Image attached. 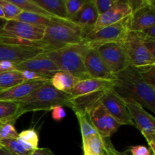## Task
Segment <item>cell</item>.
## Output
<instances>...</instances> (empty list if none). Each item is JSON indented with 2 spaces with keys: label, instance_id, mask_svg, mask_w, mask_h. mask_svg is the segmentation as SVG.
<instances>
[{
  "label": "cell",
  "instance_id": "1",
  "mask_svg": "<svg viewBox=\"0 0 155 155\" xmlns=\"http://www.w3.org/2000/svg\"><path fill=\"white\" fill-rule=\"evenodd\" d=\"M114 89L122 98L134 100L155 113V87L142 78L136 68L129 66L115 74Z\"/></svg>",
  "mask_w": 155,
  "mask_h": 155
},
{
  "label": "cell",
  "instance_id": "2",
  "mask_svg": "<svg viewBox=\"0 0 155 155\" xmlns=\"http://www.w3.org/2000/svg\"><path fill=\"white\" fill-rule=\"evenodd\" d=\"M86 34V31L83 27L70 20L52 18L45 27L42 39L35 42L34 46L48 52L80 43Z\"/></svg>",
  "mask_w": 155,
  "mask_h": 155
},
{
  "label": "cell",
  "instance_id": "3",
  "mask_svg": "<svg viewBox=\"0 0 155 155\" xmlns=\"http://www.w3.org/2000/svg\"><path fill=\"white\" fill-rule=\"evenodd\" d=\"M114 88V81L88 78L79 80L68 92L72 98L71 108L74 112H89L100 103L101 98L108 89Z\"/></svg>",
  "mask_w": 155,
  "mask_h": 155
},
{
  "label": "cell",
  "instance_id": "4",
  "mask_svg": "<svg viewBox=\"0 0 155 155\" xmlns=\"http://www.w3.org/2000/svg\"><path fill=\"white\" fill-rule=\"evenodd\" d=\"M71 94L57 90L48 82L25 98L18 101L19 103L18 117L27 112L52 110L56 106L71 107Z\"/></svg>",
  "mask_w": 155,
  "mask_h": 155
},
{
  "label": "cell",
  "instance_id": "5",
  "mask_svg": "<svg viewBox=\"0 0 155 155\" xmlns=\"http://www.w3.org/2000/svg\"><path fill=\"white\" fill-rule=\"evenodd\" d=\"M87 46L83 42L69 45L59 49L45 52L60 71L70 73L78 78L85 80L90 78L84 66V53Z\"/></svg>",
  "mask_w": 155,
  "mask_h": 155
},
{
  "label": "cell",
  "instance_id": "6",
  "mask_svg": "<svg viewBox=\"0 0 155 155\" xmlns=\"http://www.w3.org/2000/svg\"><path fill=\"white\" fill-rule=\"evenodd\" d=\"M145 35L141 32L129 31L122 45L125 51L130 66L133 68L155 65V56L152 55L144 44Z\"/></svg>",
  "mask_w": 155,
  "mask_h": 155
},
{
  "label": "cell",
  "instance_id": "7",
  "mask_svg": "<svg viewBox=\"0 0 155 155\" xmlns=\"http://www.w3.org/2000/svg\"><path fill=\"white\" fill-rule=\"evenodd\" d=\"M127 18L98 30H90L85 35L81 42L89 48H97L100 45L110 42L122 43L129 32L127 29Z\"/></svg>",
  "mask_w": 155,
  "mask_h": 155
},
{
  "label": "cell",
  "instance_id": "8",
  "mask_svg": "<svg viewBox=\"0 0 155 155\" xmlns=\"http://www.w3.org/2000/svg\"><path fill=\"white\" fill-rule=\"evenodd\" d=\"M127 109L135 126L141 131L148 142L149 148L155 154V119L137 101L124 98Z\"/></svg>",
  "mask_w": 155,
  "mask_h": 155
},
{
  "label": "cell",
  "instance_id": "9",
  "mask_svg": "<svg viewBox=\"0 0 155 155\" xmlns=\"http://www.w3.org/2000/svg\"><path fill=\"white\" fill-rule=\"evenodd\" d=\"M44 26H35L16 20L7 21L0 30V37L19 39L30 42L42 39L45 33Z\"/></svg>",
  "mask_w": 155,
  "mask_h": 155
},
{
  "label": "cell",
  "instance_id": "10",
  "mask_svg": "<svg viewBox=\"0 0 155 155\" xmlns=\"http://www.w3.org/2000/svg\"><path fill=\"white\" fill-rule=\"evenodd\" d=\"M96 49L106 66L114 75L130 66L121 43L110 42L104 44Z\"/></svg>",
  "mask_w": 155,
  "mask_h": 155
},
{
  "label": "cell",
  "instance_id": "11",
  "mask_svg": "<svg viewBox=\"0 0 155 155\" xmlns=\"http://www.w3.org/2000/svg\"><path fill=\"white\" fill-rule=\"evenodd\" d=\"M100 103L121 126H135L127 109L125 100L114 89V88L108 89L104 93Z\"/></svg>",
  "mask_w": 155,
  "mask_h": 155
},
{
  "label": "cell",
  "instance_id": "12",
  "mask_svg": "<svg viewBox=\"0 0 155 155\" xmlns=\"http://www.w3.org/2000/svg\"><path fill=\"white\" fill-rule=\"evenodd\" d=\"M88 114L93 127L98 134L104 138H110L121 127L101 103L91 108Z\"/></svg>",
  "mask_w": 155,
  "mask_h": 155
},
{
  "label": "cell",
  "instance_id": "13",
  "mask_svg": "<svg viewBox=\"0 0 155 155\" xmlns=\"http://www.w3.org/2000/svg\"><path fill=\"white\" fill-rule=\"evenodd\" d=\"M83 57L85 69L90 78L114 81L115 75L106 66L96 48L87 47Z\"/></svg>",
  "mask_w": 155,
  "mask_h": 155
},
{
  "label": "cell",
  "instance_id": "14",
  "mask_svg": "<svg viewBox=\"0 0 155 155\" xmlns=\"http://www.w3.org/2000/svg\"><path fill=\"white\" fill-rule=\"evenodd\" d=\"M44 52L36 47L0 43V61L12 62L15 65Z\"/></svg>",
  "mask_w": 155,
  "mask_h": 155
},
{
  "label": "cell",
  "instance_id": "15",
  "mask_svg": "<svg viewBox=\"0 0 155 155\" xmlns=\"http://www.w3.org/2000/svg\"><path fill=\"white\" fill-rule=\"evenodd\" d=\"M15 69L18 71H33L49 80L56 72L60 71L45 52L41 53L36 57L15 65Z\"/></svg>",
  "mask_w": 155,
  "mask_h": 155
},
{
  "label": "cell",
  "instance_id": "16",
  "mask_svg": "<svg viewBox=\"0 0 155 155\" xmlns=\"http://www.w3.org/2000/svg\"><path fill=\"white\" fill-rule=\"evenodd\" d=\"M155 25V1L150 0L146 5L132 12L127 18L129 31L139 32Z\"/></svg>",
  "mask_w": 155,
  "mask_h": 155
},
{
  "label": "cell",
  "instance_id": "17",
  "mask_svg": "<svg viewBox=\"0 0 155 155\" xmlns=\"http://www.w3.org/2000/svg\"><path fill=\"white\" fill-rule=\"evenodd\" d=\"M132 14L131 8L128 1L115 0V3L111 8L102 15H98V20L94 26L93 30L111 25L120 22L128 18Z\"/></svg>",
  "mask_w": 155,
  "mask_h": 155
},
{
  "label": "cell",
  "instance_id": "18",
  "mask_svg": "<svg viewBox=\"0 0 155 155\" xmlns=\"http://www.w3.org/2000/svg\"><path fill=\"white\" fill-rule=\"evenodd\" d=\"M48 82L50 80L25 81L8 89L0 91V100L18 101L25 98Z\"/></svg>",
  "mask_w": 155,
  "mask_h": 155
},
{
  "label": "cell",
  "instance_id": "19",
  "mask_svg": "<svg viewBox=\"0 0 155 155\" xmlns=\"http://www.w3.org/2000/svg\"><path fill=\"white\" fill-rule=\"evenodd\" d=\"M98 18V14L94 4V0H86L80 12L69 20L83 27L87 33L93 29Z\"/></svg>",
  "mask_w": 155,
  "mask_h": 155
},
{
  "label": "cell",
  "instance_id": "20",
  "mask_svg": "<svg viewBox=\"0 0 155 155\" xmlns=\"http://www.w3.org/2000/svg\"><path fill=\"white\" fill-rule=\"evenodd\" d=\"M79 80H80L70 73L58 71L51 77L50 83L57 90L68 93Z\"/></svg>",
  "mask_w": 155,
  "mask_h": 155
},
{
  "label": "cell",
  "instance_id": "21",
  "mask_svg": "<svg viewBox=\"0 0 155 155\" xmlns=\"http://www.w3.org/2000/svg\"><path fill=\"white\" fill-rule=\"evenodd\" d=\"M83 155H105L104 139L98 133L82 139Z\"/></svg>",
  "mask_w": 155,
  "mask_h": 155
},
{
  "label": "cell",
  "instance_id": "22",
  "mask_svg": "<svg viewBox=\"0 0 155 155\" xmlns=\"http://www.w3.org/2000/svg\"><path fill=\"white\" fill-rule=\"evenodd\" d=\"M43 10L54 18L68 19L65 0H34Z\"/></svg>",
  "mask_w": 155,
  "mask_h": 155
},
{
  "label": "cell",
  "instance_id": "23",
  "mask_svg": "<svg viewBox=\"0 0 155 155\" xmlns=\"http://www.w3.org/2000/svg\"><path fill=\"white\" fill-rule=\"evenodd\" d=\"M19 103L18 101H2L0 100V123H15L18 119Z\"/></svg>",
  "mask_w": 155,
  "mask_h": 155
},
{
  "label": "cell",
  "instance_id": "24",
  "mask_svg": "<svg viewBox=\"0 0 155 155\" xmlns=\"http://www.w3.org/2000/svg\"><path fill=\"white\" fill-rule=\"evenodd\" d=\"M25 82L21 71H12L0 73V91L6 90Z\"/></svg>",
  "mask_w": 155,
  "mask_h": 155
},
{
  "label": "cell",
  "instance_id": "25",
  "mask_svg": "<svg viewBox=\"0 0 155 155\" xmlns=\"http://www.w3.org/2000/svg\"><path fill=\"white\" fill-rule=\"evenodd\" d=\"M1 143L4 148L16 155H30L34 150L32 147L19 140L18 138L2 140Z\"/></svg>",
  "mask_w": 155,
  "mask_h": 155
},
{
  "label": "cell",
  "instance_id": "26",
  "mask_svg": "<svg viewBox=\"0 0 155 155\" xmlns=\"http://www.w3.org/2000/svg\"><path fill=\"white\" fill-rule=\"evenodd\" d=\"M76 116L80 124V131H81L82 139L87 138L92 135H95L98 133L95 127H93L91 123L90 118H89V114L85 111H78L75 112Z\"/></svg>",
  "mask_w": 155,
  "mask_h": 155
},
{
  "label": "cell",
  "instance_id": "27",
  "mask_svg": "<svg viewBox=\"0 0 155 155\" xmlns=\"http://www.w3.org/2000/svg\"><path fill=\"white\" fill-rule=\"evenodd\" d=\"M13 4L18 6L23 12H30V13L37 14V15H42L47 18H54L51 16L50 14L45 12L40 6L38 5L34 0H10Z\"/></svg>",
  "mask_w": 155,
  "mask_h": 155
},
{
  "label": "cell",
  "instance_id": "28",
  "mask_svg": "<svg viewBox=\"0 0 155 155\" xmlns=\"http://www.w3.org/2000/svg\"><path fill=\"white\" fill-rule=\"evenodd\" d=\"M15 20L18 21H21V22L27 23V24H32V25L44 26V27H46L49 24L51 18L42 16V15H37V14L22 12L19 15H18L15 18Z\"/></svg>",
  "mask_w": 155,
  "mask_h": 155
},
{
  "label": "cell",
  "instance_id": "29",
  "mask_svg": "<svg viewBox=\"0 0 155 155\" xmlns=\"http://www.w3.org/2000/svg\"><path fill=\"white\" fill-rule=\"evenodd\" d=\"M18 139L25 143L26 145L32 147L33 149L38 148L39 145V135L34 129H29L18 133Z\"/></svg>",
  "mask_w": 155,
  "mask_h": 155
},
{
  "label": "cell",
  "instance_id": "30",
  "mask_svg": "<svg viewBox=\"0 0 155 155\" xmlns=\"http://www.w3.org/2000/svg\"><path fill=\"white\" fill-rule=\"evenodd\" d=\"M0 6L4 12L5 19L6 21L15 20V18L23 12L20 8L13 4L10 0H0Z\"/></svg>",
  "mask_w": 155,
  "mask_h": 155
},
{
  "label": "cell",
  "instance_id": "31",
  "mask_svg": "<svg viewBox=\"0 0 155 155\" xmlns=\"http://www.w3.org/2000/svg\"><path fill=\"white\" fill-rule=\"evenodd\" d=\"M18 133L15 127V123L8 122L3 124L0 127V141L5 139H17Z\"/></svg>",
  "mask_w": 155,
  "mask_h": 155
},
{
  "label": "cell",
  "instance_id": "32",
  "mask_svg": "<svg viewBox=\"0 0 155 155\" xmlns=\"http://www.w3.org/2000/svg\"><path fill=\"white\" fill-rule=\"evenodd\" d=\"M142 78L151 86L155 85V65L136 68Z\"/></svg>",
  "mask_w": 155,
  "mask_h": 155
},
{
  "label": "cell",
  "instance_id": "33",
  "mask_svg": "<svg viewBox=\"0 0 155 155\" xmlns=\"http://www.w3.org/2000/svg\"><path fill=\"white\" fill-rule=\"evenodd\" d=\"M86 1V0H65V7L68 20L75 16L80 12Z\"/></svg>",
  "mask_w": 155,
  "mask_h": 155
},
{
  "label": "cell",
  "instance_id": "34",
  "mask_svg": "<svg viewBox=\"0 0 155 155\" xmlns=\"http://www.w3.org/2000/svg\"><path fill=\"white\" fill-rule=\"evenodd\" d=\"M114 3L115 0H94V4L96 8L98 15H102L110 10Z\"/></svg>",
  "mask_w": 155,
  "mask_h": 155
},
{
  "label": "cell",
  "instance_id": "35",
  "mask_svg": "<svg viewBox=\"0 0 155 155\" xmlns=\"http://www.w3.org/2000/svg\"><path fill=\"white\" fill-rule=\"evenodd\" d=\"M104 151L105 155H131L127 151L124 152L118 151L114 147L113 144L110 140V138H104Z\"/></svg>",
  "mask_w": 155,
  "mask_h": 155
},
{
  "label": "cell",
  "instance_id": "36",
  "mask_svg": "<svg viewBox=\"0 0 155 155\" xmlns=\"http://www.w3.org/2000/svg\"><path fill=\"white\" fill-rule=\"evenodd\" d=\"M127 152L131 155H155L153 154L150 148L144 145H135L132 146L127 150Z\"/></svg>",
  "mask_w": 155,
  "mask_h": 155
},
{
  "label": "cell",
  "instance_id": "37",
  "mask_svg": "<svg viewBox=\"0 0 155 155\" xmlns=\"http://www.w3.org/2000/svg\"><path fill=\"white\" fill-rule=\"evenodd\" d=\"M23 77H24L25 81H33V80H49L45 77H42V76L39 75V74H36V73L33 72V71H21Z\"/></svg>",
  "mask_w": 155,
  "mask_h": 155
},
{
  "label": "cell",
  "instance_id": "38",
  "mask_svg": "<svg viewBox=\"0 0 155 155\" xmlns=\"http://www.w3.org/2000/svg\"><path fill=\"white\" fill-rule=\"evenodd\" d=\"M66 117V111L62 106H56L52 108L51 117L55 121H61Z\"/></svg>",
  "mask_w": 155,
  "mask_h": 155
},
{
  "label": "cell",
  "instance_id": "39",
  "mask_svg": "<svg viewBox=\"0 0 155 155\" xmlns=\"http://www.w3.org/2000/svg\"><path fill=\"white\" fill-rule=\"evenodd\" d=\"M144 44H145L148 51L152 55L155 56V39L145 37L144 39Z\"/></svg>",
  "mask_w": 155,
  "mask_h": 155
},
{
  "label": "cell",
  "instance_id": "40",
  "mask_svg": "<svg viewBox=\"0 0 155 155\" xmlns=\"http://www.w3.org/2000/svg\"><path fill=\"white\" fill-rule=\"evenodd\" d=\"M15 65L9 61H0V73L15 71Z\"/></svg>",
  "mask_w": 155,
  "mask_h": 155
},
{
  "label": "cell",
  "instance_id": "41",
  "mask_svg": "<svg viewBox=\"0 0 155 155\" xmlns=\"http://www.w3.org/2000/svg\"><path fill=\"white\" fill-rule=\"evenodd\" d=\"M30 155H54V153L47 148H36L34 149Z\"/></svg>",
  "mask_w": 155,
  "mask_h": 155
},
{
  "label": "cell",
  "instance_id": "42",
  "mask_svg": "<svg viewBox=\"0 0 155 155\" xmlns=\"http://www.w3.org/2000/svg\"><path fill=\"white\" fill-rule=\"evenodd\" d=\"M145 35V37L151 38V39H155V25L151 26V27L145 28L142 30V31H139Z\"/></svg>",
  "mask_w": 155,
  "mask_h": 155
},
{
  "label": "cell",
  "instance_id": "43",
  "mask_svg": "<svg viewBox=\"0 0 155 155\" xmlns=\"http://www.w3.org/2000/svg\"><path fill=\"white\" fill-rule=\"evenodd\" d=\"M0 155H16L13 153H12L11 151H9L8 150L6 149L4 147H1L0 148Z\"/></svg>",
  "mask_w": 155,
  "mask_h": 155
},
{
  "label": "cell",
  "instance_id": "44",
  "mask_svg": "<svg viewBox=\"0 0 155 155\" xmlns=\"http://www.w3.org/2000/svg\"><path fill=\"white\" fill-rule=\"evenodd\" d=\"M6 21H7L6 20L2 19V18H0V30H1L2 29V27H4L5 24L6 23Z\"/></svg>",
  "mask_w": 155,
  "mask_h": 155
},
{
  "label": "cell",
  "instance_id": "45",
  "mask_svg": "<svg viewBox=\"0 0 155 155\" xmlns=\"http://www.w3.org/2000/svg\"><path fill=\"white\" fill-rule=\"evenodd\" d=\"M0 18H2V19H5L4 12H3L2 8L1 6H0Z\"/></svg>",
  "mask_w": 155,
  "mask_h": 155
},
{
  "label": "cell",
  "instance_id": "46",
  "mask_svg": "<svg viewBox=\"0 0 155 155\" xmlns=\"http://www.w3.org/2000/svg\"><path fill=\"white\" fill-rule=\"evenodd\" d=\"M1 147H2V143H1V141H0V148H1Z\"/></svg>",
  "mask_w": 155,
  "mask_h": 155
},
{
  "label": "cell",
  "instance_id": "47",
  "mask_svg": "<svg viewBox=\"0 0 155 155\" xmlns=\"http://www.w3.org/2000/svg\"><path fill=\"white\" fill-rule=\"evenodd\" d=\"M2 125V124H1V123H0V127H1Z\"/></svg>",
  "mask_w": 155,
  "mask_h": 155
}]
</instances>
